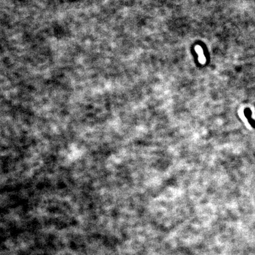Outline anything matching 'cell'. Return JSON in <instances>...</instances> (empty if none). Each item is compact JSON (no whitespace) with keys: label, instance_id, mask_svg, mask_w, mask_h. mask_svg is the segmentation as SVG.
Listing matches in <instances>:
<instances>
[{"label":"cell","instance_id":"cell-2","mask_svg":"<svg viewBox=\"0 0 255 255\" xmlns=\"http://www.w3.org/2000/svg\"><path fill=\"white\" fill-rule=\"evenodd\" d=\"M244 115H245L246 118H247L249 123L250 124V125L252 127L255 128V121H254L253 119H252V117H251L252 112H251V111L249 108H246L244 111Z\"/></svg>","mask_w":255,"mask_h":255},{"label":"cell","instance_id":"cell-1","mask_svg":"<svg viewBox=\"0 0 255 255\" xmlns=\"http://www.w3.org/2000/svg\"><path fill=\"white\" fill-rule=\"evenodd\" d=\"M195 50L198 55V60L200 63L204 64L206 63V57L204 56L203 50L200 46H196Z\"/></svg>","mask_w":255,"mask_h":255}]
</instances>
